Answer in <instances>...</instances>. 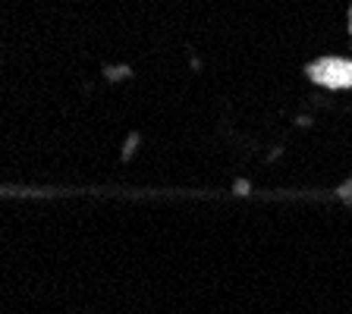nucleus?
Listing matches in <instances>:
<instances>
[{
  "instance_id": "1",
  "label": "nucleus",
  "mask_w": 352,
  "mask_h": 314,
  "mask_svg": "<svg viewBox=\"0 0 352 314\" xmlns=\"http://www.w3.org/2000/svg\"><path fill=\"white\" fill-rule=\"evenodd\" d=\"M308 76H311L315 82H321V85H327V88H349L352 85V63L330 57V60H321V63L311 66Z\"/></svg>"
}]
</instances>
